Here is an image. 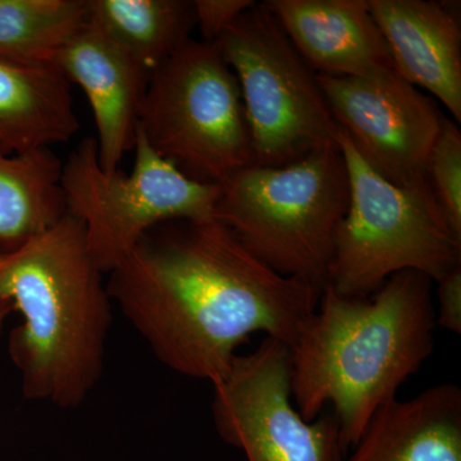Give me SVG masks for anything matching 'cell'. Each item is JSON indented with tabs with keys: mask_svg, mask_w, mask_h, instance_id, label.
I'll use <instances>...</instances> for the list:
<instances>
[{
	"mask_svg": "<svg viewBox=\"0 0 461 461\" xmlns=\"http://www.w3.org/2000/svg\"><path fill=\"white\" fill-rule=\"evenodd\" d=\"M108 276L157 359L213 386L256 333L295 344L323 291L260 262L215 218L158 224Z\"/></svg>",
	"mask_w": 461,
	"mask_h": 461,
	"instance_id": "1",
	"label": "cell"
},
{
	"mask_svg": "<svg viewBox=\"0 0 461 461\" xmlns=\"http://www.w3.org/2000/svg\"><path fill=\"white\" fill-rule=\"evenodd\" d=\"M432 281L405 271L373 295L321 291L290 353L291 395L305 420L332 406L345 451L359 441L375 412L396 399L435 348Z\"/></svg>",
	"mask_w": 461,
	"mask_h": 461,
	"instance_id": "2",
	"label": "cell"
},
{
	"mask_svg": "<svg viewBox=\"0 0 461 461\" xmlns=\"http://www.w3.org/2000/svg\"><path fill=\"white\" fill-rule=\"evenodd\" d=\"M84 224L66 213L12 250H0V302L21 314L8 354L23 396L59 409L83 405L104 368L112 299Z\"/></svg>",
	"mask_w": 461,
	"mask_h": 461,
	"instance_id": "3",
	"label": "cell"
},
{
	"mask_svg": "<svg viewBox=\"0 0 461 461\" xmlns=\"http://www.w3.org/2000/svg\"><path fill=\"white\" fill-rule=\"evenodd\" d=\"M214 218L286 277L329 285L348 176L338 140L281 167L249 166L220 185Z\"/></svg>",
	"mask_w": 461,
	"mask_h": 461,
	"instance_id": "4",
	"label": "cell"
},
{
	"mask_svg": "<svg viewBox=\"0 0 461 461\" xmlns=\"http://www.w3.org/2000/svg\"><path fill=\"white\" fill-rule=\"evenodd\" d=\"M348 208L339 223L330 282L339 295L368 297L400 272L432 282L461 264V239L448 226L429 181L397 186L364 162L339 127Z\"/></svg>",
	"mask_w": 461,
	"mask_h": 461,
	"instance_id": "5",
	"label": "cell"
},
{
	"mask_svg": "<svg viewBox=\"0 0 461 461\" xmlns=\"http://www.w3.org/2000/svg\"><path fill=\"white\" fill-rule=\"evenodd\" d=\"M139 129L191 180L221 185L256 165L239 80L217 42L189 39L158 67Z\"/></svg>",
	"mask_w": 461,
	"mask_h": 461,
	"instance_id": "6",
	"label": "cell"
},
{
	"mask_svg": "<svg viewBox=\"0 0 461 461\" xmlns=\"http://www.w3.org/2000/svg\"><path fill=\"white\" fill-rule=\"evenodd\" d=\"M135 165L130 175L105 172L95 139H84L62 163L60 189L67 213L84 224L87 247L108 275L158 224L176 220H213L220 185L185 176L136 133Z\"/></svg>",
	"mask_w": 461,
	"mask_h": 461,
	"instance_id": "7",
	"label": "cell"
},
{
	"mask_svg": "<svg viewBox=\"0 0 461 461\" xmlns=\"http://www.w3.org/2000/svg\"><path fill=\"white\" fill-rule=\"evenodd\" d=\"M215 42L239 80L256 165H290L336 142L339 126L317 74L264 3L245 11Z\"/></svg>",
	"mask_w": 461,
	"mask_h": 461,
	"instance_id": "8",
	"label": "cell"
},
{
	"mask_svg": "<svg viewBox=\"0 0 461 461\" xmlns=\"http://www.w3.org/2000/svg\"><path fill=\"white\" fill-rule=\"evenodd\" d=\"M213 420L226 444L248 461H344L333 411L305 420L291 395L290 353L264 338L253 353L238 355L214 384Z\"/></svg>",
	"mask_w": 461,
	"mask_h": 461,
	"instance_id": "9",
	"label": "cell"
},
{
	"mask_svg": "<svg viewBox=\"0 0 461 461\" xmlns=\"http://www.w3.org/2000/svg\"><path fill=\"white\" fill-rule=\"evenodd\" d=\"M336 122L373 171L397 186L427 181L444 114L395 69L368 77L317 75Z\"/></svg>",
	"mask_w": 461,
	"mask_h": 461,
	"instance_id": "10",
	"label": "cell"
},
{
	"mask_svg": "<svg viewBox=\"0 0 461 461\" xmlns=\"http://www.w3.org/2000/svg\"><path fill=\"white\" fill-rule=\"evenodd\" d=\"M53 63L89 100L100 167L105 172L120 168L124 154L135 148L151 75L87 21L58 50Z\"/></svg>",
	"mask_w": 461,
	"mask_h": 461,
	"instance_id": "11",
	"label": "cell"
},
{
	"mask_svg": "<svg viewBox=\"0 0 461 461\" xmlns=\"http://www.w3.org/2000/svg\"><path fill=\"white\" fill-rule=\"evenodd\" d=\"M264 5L317 75L368 77L393 68L368 0H268Z\"/></svg>",
	"mask_w": 461,
	"mask_h": 461,
	"instance_id": "12",
	"label": "cell"
},
{
	"mask_svg": "<svg viewBox=\"0 0 461 461\" xmlns=\"http://www.w3.org/2000/svg\"><path fill=\"white\" fill-rule=\"evenodd\" d=\"M393 68L461 121V27L456 7L427 0H368Z\"/></svg>",
	"mask_w": 461,
	"mask_h": 461,
	"instance_id": "13",
	"label": "cell"
},
{
	"mask_svg": "<svg viewBox=\"0 0 461 461\" xmlns=\"http://www.w3.org/2000/svg\"><path fill=\"white\" fill-rule=\"evenodd\" d=\"M344 461H461L460 387L442 384L387 402Z\"/></svg>",
	"mask_w": 461,
	"mask_h": 461,
	"instance_id": "14",
	"label": "cell"
},
{
	"mask_svg": "<svg viewBox=\"0 0 461 461\" xmlns=\"http://www.w3.org/2000/svg\"><path fill=\"white\" fill-rule=\"evenodd\" d=\"M71 86L54 63L0 62V153L20 156L71 140L80 129Z\"/></svg>",
	"mask_w": 461,
	"mask_h": 461,
	"instance_id": "15",
	"label": "cell"
},
{
	"mask_svg": "<svg viewBox=\"0 0 461 461\" xmlns=\"http://www.w3.org/2000/svg\"><path fill=\"white\" fill-rule=\"evenodd\" d=\"M86 5L87 23L150 75L195 27L189 0H86Z\"/></svg>",
	"mask_w": 461,
	"mask_h": 461,
	"instance_id": "16",
	"label": "cell"
},
{
	"mask_svg": "<svg viewBox=\"0 0 461 461\" xmlns=\"http://www.w3.org/2000/svg\"><path fill=\"white\" fill-rule=\"evenodd\" d=\"M62 160L50 150L0 153V250H12L67 213L60 189Z\"/></svg>",
	"mask_w": 461,
	"mask_h": 461,
	"instance_id": "17",
	"label": "cell"
},
{
	"mask_svg": "<svg viewBox=\"0 0 461 461\" xmlns=\"http://www.w3.org/2000/svg\"><path fill=\"white\" fill-rule=\"evenodd\" d=\"M86 21V0H0V62L53 63Z\"/></svg>",
	"mask_w": 461,
	"mask_h": 461,
	"instance_id": "18",
	"label": "cell"
},
{
	"mask_svg": "<svg viewBox=\"0 0 461 461\" xmlns=\"http://www.w3.org/2000/svg\"><path fill=\"white\" fill-rule=\"evenodd\" d=\"M426 177L448 226L461 239V132L445 115L427 160Z\"/></svg>",
	"mask_w": 461,
	"mask_h": 461,
	"instance_id": "19",
	"label": "cell"
},
{
	"mask_svg": "<svg viewBox=\"0 0 461 461\" xmlns=\"http://www.w3.org/2000/svg\"><path fill=\"white\" fill-rule=\"evenodd\" d=\"M194 14L203 41L215 42L245 11L253 7V0H195Z\"/></svg>",
	"mask_w": 461,
	"mask_h": 461,
	"instance_id": "20",
	"label": "cell"
},
{
	"mask_svg": "<svg viewBox=\"0 0 461 461\" xmlns=\"http://www.w3.org/2000/svg\"><path fill=\"white\" fill-rule=\"evenodd\" d=\"M437 327L461 333V264L437 281Z\"/></svg>",
	"mask_w": 461,
	"mask_h": 461,
	"instance_id": "21",
	"label": "cell"
},
{
	"mask_svg": "<svg viewBox=\"0 0 461 461\" xmlns=\"http://www.w3.org/2000/svg\"><path fill=\"white\" fill-rule=\"evenodd\" d=\"M14 312V308H12L11 304L7 302H0V332H2L3 326H5V321L7 320L9 314Z\"/></svg>",
	"mask_w": 461,
	"mask_h": 461,
	"instance_id": "22",
	"label": "cell"
}]
</instances>
